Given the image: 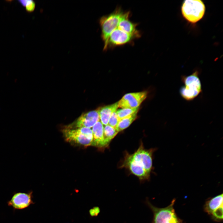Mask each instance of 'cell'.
Wrapping results in <instances>:
<instances>
[{
	"label": "cell",
	"instance_id": "6da1fadb",
	"mask_svg": "<svg viewBox=\"0 0 223 223\" xmlns=\"http://www.w3.org/2000/svg\"><path fill=\"white\" fill-rule=\"evenodd\" d=\"M199 74V71L196 70L190 75L181 77V81L184 85L180 87L179 92L181 96L185 100L191 101L202 92Z\"/></svg>",
	"mask_w": 223,
	"mask_h": 223
},
{
	"label": "cell",
	"instance_id": "7a4b0ae2",
	"mask_svg": "<svg viewBox=\"0 0 223 223\" xmlns=\"http://www.w3.org/2000/svg\"><path fill=\"white\" fill-rule=\"evenodd\" d=\"M175 201V199H174L167 207L159 208L153 205L148 199H146L145 203L153 214L151 223H184L175 212L174 208Z\"/></svg>",
	"mask_w": 223,
	"mask_h": 223
},
{
	"label": "cell",
	"instance_id": "3957f363",
	"mask_svg": "<svg viewBox=\"0 0 223 223\" xmlns=\"http://www.w3.org/2000/svg\"><path fill=\"white\" fill-rule=\"evenodd\" d=\"M124 11L120 7H117L110 14L103 15L99 19L101 37L105 48L109 36L116 28Z\"/></svg>",
	"mask_w": 223,
	"mask_h": 223
},
{
	"label": "cell",
	"instance_id": "277c9868",
	"mask_svg": "<svg viewBox=\"0 0 223 223\" xmlns=\"http://www.w3.org/2000/svg\"><path fill=\"white\" fill-rule=\"evenodd\" d=\"M63 132L68 141L84 146L92 145L93 135L92 130L90 128H67L63 130Z\"/></svg>",
	"mask_w": 223,
	"mask_h": 223
},
{
	"label": "cell",
	"instance_id": "5b68a950",
	"mask_svg": "<svg viewBox=\"0 0 223 223\" xmlns=\"http://www.w3.org/2000/svg\"><path fill=\"white\" fill-rule=\"evenodd\" d=\"M205 7L200 0H186L183 3L181 12L184 17L189 22L195 23L200 20L205 13Z\"/></svg>",
	"mask_w": 223,
	"mask_h": 223
},
{
	"label": "cell",
	"instance_id": "8992f818",
	"mask_svg": "<svg viewBox=\"0 0 223 223\" xmlns=\"http://www.w3.org/2000/svg\"><path fill=\"white\" fill-rule=\"evenodd\" d=\"M139 38L137 36L126 33L117 27L109 36L106 46L103 50L106 51L117 46L131 44L135 40Z\"/></svg>",
	"mask_w": 223,
	"mask_h": 223
},
{
	"label": "cell",
	"instance_id": "52a82bcc",
	"mask_svg": "<svg viewBox=\"0 0 223 223\" xmlns=\"http://www.w3.org/2000/svg\"><path fill=\"white\" fill-rule=\"evenodd\" d=\"M223 194H220L208 199L204 206V211L216 221L223 220Z\"/></svg>",
	"mask_w": 223,
	"mask_h": 223
},
{
	"label": "cell",
	"instance_id": "ba28073f",
	"mask_svg": "<svg viewBox=\"0 0 223 223\" xmlns=\"http://www.w3.org/2000/svg\"><path fill=\"white\" fill-rule=\"evenodd\" d=\"M154 149L147 150L142 143L138 149L131 154L133 159L139 165L150 174L152 167V154Z\"/></svg>",
	"mask_w": 223,
	"mask_h": 223
},
{
	"label": "cell",
	"instance_id": "9c48e42d",
	"mask_svg": "<svg viewBox=\"0 0 223 223\" xmlns=\"http://www.w3.org/2000/svg\"><path fill=\"white\" fill-rule=\"evenodd\" d=\"M147 95L146 91L129 93L125 94L118 102V107L122 108L139 107Z\"/></svg>",
	"mask_w": 223,
	"mask_h": 223
},
{
	"label": "cell",
	"instance_id": "30bf717a",
	"mask_svg": "<svg viewBox=\"0 0 223 223\" xmlns=\"http://www.w3.org/2000/svg\"><path fill=\"white\" fill-rule=\"evenodd\" d=\"M122 167L128 168L131 173L137 176L141 180H148L150 174L133 159L131 155L126 153Z\"/></svg>",
	"mask_w": 223,
	"mask_h": 223
},
{
	"label": "cell",
	"instance_id": "8fae6325",
	"mask_svg": "<svg viewBox=\"0 0 223 223\" xmlns=\"http://www.w3.org/2000/svg\"><path fill=\"white\" fill-rule=\"evenodd\" d=\"M99 109L91 111L82 114L68 128L74 129L81 127L90 128L99 121Z\"/></svg>",
	"mask_w": 223,
	"mask_h": 223
},
{
	"label": "cell",
	"instance_id": "7c38bea8",
	"mask_svg": "<svg viewBox=\"0 0 223 223\" xmlns=\"http://www.w3.org/2000/svg\"><path fill=\"white\" fill-rule=\"evenodd\" d=\"M32 193H17L14 195L9 202V205L16 209H23L28 207L33 203Z\"/></svg>",
	"mask_w": 223,
	"mask_h": 223
},
{
	"label": "cell",
	"instance_id": "4fadbf2b",
	"mask_svg": "<svg viewBox=\"0 0 223 223\" xmlns=\"http://www.w3.org/2000/svg\"><path fill=\"white\" fill-rule=\"evenodd\" d=\"M103 124L99 120L93 127V140L92 146L98 147H104Z\"/></svg>",
	"mask_w": 223,
	"mask_h": 223
},
{
	"label": "cell",
	"instance_id": "5bb4252c",
	"mask_svg": "<svg viewBox=\"0 0 223 223\" xmlns=\"http://www.w3.org/2000/svg\"><path fill=\"white\" fill-rule=\"evenodd\" d=\"M118 107V102L99 109L100 119L103 124L105 125H108L110 116L112 113L116 111Z\"/></svg>",
	"mask_w": 223,
	"mask_h": 223
},
{
	"label": "cell",
	"instance_id": "9a60e30c",
	"mask_svg": "<svg viewBox=\"0 0 223 223\" xmlns=\"http://www.w3.org/2000/svg\"><path fill=\"white\" fill-rule=\"evenodd\" d=\"M138 112L119 120L116 127V131L119 132L128 128L136 119Z\"/></svg>",
	"mask_w": 223,
	"mask_h": 223
},
{
	"label": "cell",
	"instance_id": "2e32d148",
	"mask_svg": "<svg viewBox=\"0 0 223 223\" xmlns=\"http://www.w3.org/2000/svg\"><path fill=\"white\" fill-rule=\"evenodd\" d=\"M118 132L116 128L108 125H105L103 128L104 146H107Z\"/></svg>",
	"mask_w": 223,
	"mask_h": 223
},
{
	"label": "cell",
	"instance_id": "e0dca14e",
	"mask_svg": "<svg viewBox=\"0 0 223 223\" xmlns=\"http://www.w3.org/2000/svg\"><path fill=\"white\" fill-rule=\"evenodd\" d=\"M138 109L139 107L134 108H122L117 110L116 112L119 120L138 112Z\"/></svg>",
	"mask_w": 223,
	"mask_h": 223
},
{
	"label": "cell",
	"instance_id": "ac0fdd59",
	"mask_svg": "<svg viewBox=\"0 0 223 223\" xmlns=\"http://www.w3.org/2000/svg\"><path fill=\"white\" fill-rule=\"evenodd\" d=\"M19 3L24 7L26 10L28 12H32L34 10L36 3L34 1L32 0H19Z\"/></svg>",
	"mask_w": 223,
	"mask_h": 223
},
{
	"label": "cell",
	"instance_id": "d6986e66",
	"mask_svg": "<svg viewBox=\"0 0 223 223\" xmlns=\"http://www.w3.org/2000/svg\"><path fill=\"white\" fill-rule=\"evenodd\" d=\"M118 121V118L116 111L112 113L110 116L108 125L116 128Z\"/></svg>",
	"mask_w": 223,
	"mask_h": 223
},
{
	"label": "cell",
	"instance_id": "ffe728a7",
	"mask_svg": "<svg viewBox=\"0 0 223 223\" xmlns=\"http://www.w3.org/2000/svg\"><path fill=\"white\" fill-rule=\"evenodd\" d=\"M95 216H97L100 212V209L98 207H95L93 208Z\"/></svg>",
	"mask_w": 223,
	"mask_h": 223
},
{
	"label": "cell",
	"instance_id": "44dd1931",
	"mask_svg": "<svg viewBox=\"0 0 223 223\" xmlns=\"http://www.w3.org/2000/svg\"><path fill=\"white\" fill-rule=\"evenodd\" d=\"M89 213L90 215L92 216H95L94 212V209L93 208L89 210Z\"/></svg>",
	"mask_w": 223,
	"mask_h": 223
}]
</instances>
